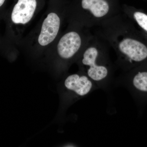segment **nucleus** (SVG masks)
<instances>
[{
  "instance_id": "1",
  "label": "nucleus",
  "mask_w": 147,
  "mask_h": 147,
  "mask_svg": "<svg viewBox=\"0 0 147 147\" xmlns=\"http://www.w3.org/2000/svg\"><path fill=\"white\" fill-rule=\"evenodd\" d=\"M98 27L96 34L116 53L117 68L126 71L147 63V38L122 11Z\"/></svg>"
},
{
  "instance_id": "2",
  "label": "nucleus",
  "mask_w": 147,
  "mask_h": 147,
  "mask_svg": "<svg viewBox=\"0 0 147 147\" xmlns=\"http://www.w3.org/2000/svg\"><path fill=\"white\" fill-rule=\"evenodd\" d=\"M110 46L96 34H93L80 54L81 71L98 87L109 90L114 86V77L117 68L110 59Z\"/></svg>"
},
{
  "instance_id": "3",
  "label": "nucleus",
  "mask_w": 147,
  "mask_h": 147,
  "mask_svg": "<svg viewBox=\"0 0 147 147\" xmlns=\"http://www.w3.org/2000/svg\"><path fill=\"white\" fill-rule=\"evenodd\" d=\"M81 25L87 28L98 27L104 21L122 12L109 0H82Z\"/></svg>"
},
{
  "instance_id": "4",
  "label": "nucleus",
  "mask_w": 147,
  "mask_h": 147,
  "mask_svg": "<svg viewBox=\"0 0 147 147\" xmlns=\"http://www.w3.org/2000/svg\"><path fill=\"white\" fill-rule=\"evenodd\" d=\"M114 86L125 88L137 104L147 102V63L126 71H122L115 79Z\"/></svg>"
},
{
  "instance_id": "5",
  "label": "nucleus",
  "mask_w": 147,
  "mask_h": 147,
  "mask_svg": "<svg viewBox=\"0 0 147 147\" xmlns=\"http://www.w3.org/2000/svg\"><path fill=\"white\" fill-rule=\"evenodd\" d=\"M75 30L69 31L64 34L58 42L57 50L58 55L62 59L66 61L71 60L84 47L92 36L88 32L83 34Z\"/></svg>"
},
{
  "instance_id": "6",
  "label": "nucleus",
  "mask_w": 147,
  "mask_h": 147,
  "mask_svg": "<svg viewBox=\"0 0 147 147\" xmlns=\"http://www.w3.org/2000/svg\"><path fill=\"white\" fill-rule=\"evenodd\" d=\"M63 84L66 90L72 91L80 98L85 97L94 91L99 89L82 71L68 75L65 79Z\"/></svg>"
},
{
  "instance_id": "7",
  "label": "nucleus",
  "mask_w": 147,
  "mask_h": 147,
  "mask_svg": "<svg viewBox=\"0 0 147 147\" xmlns=\"http://www.w3.org/2000/svg\"><path fill=\"white\" fill-rule=\"evenodd\" d=\"M61 20L57 14L51 13L44 20L38 38L40 45L46 46L53 42L57 36L60 26Z\"/></svg>"
},
{
  "instance_id": "8",
  "label": "nucleus",
  "mask_w": 147,
  "mask_h": 147,
  "mask_svg": "<svg viewBox=\"0 0 147 147\" xmlns=\"http://www.w3.org/2000/svg\"><path fill=\"white\" fill-rule=\"evenodd\" d=\"M36 5V0H18L11 13L13 23L22 24L28 23L33 16Z\"/></svg>"
},
{
  "instance_id": "9",
  "label": "nucleus",
  "mask_w": 147,
  "mask_h": 147,
  "mask_svg": "<svg viewBox=\"0 0 147 147\" xmlns=\"http://www.w3.org/2000/svg\"><path fill=\"white\" fill-rule=\"evenodd\" d=\"M122 11L147 38V13L144 11L127 7H124Z\"/></svg>"
},
{
  "instance_id": "10",
  "label": "nucleus",
  "mask_w": 147,
  "mask_h": 147,
  "mask_svg": "<svg viewBox=\"0 0 147 147\" xmlns=\"http://www.w3.org/2000/svg\"><path fill=\"white\" fill-rule=\"evenodd\" d=\"M5 0H0V7L3 5V4L4 3Z\"/></svg>"
}]
</instances>
